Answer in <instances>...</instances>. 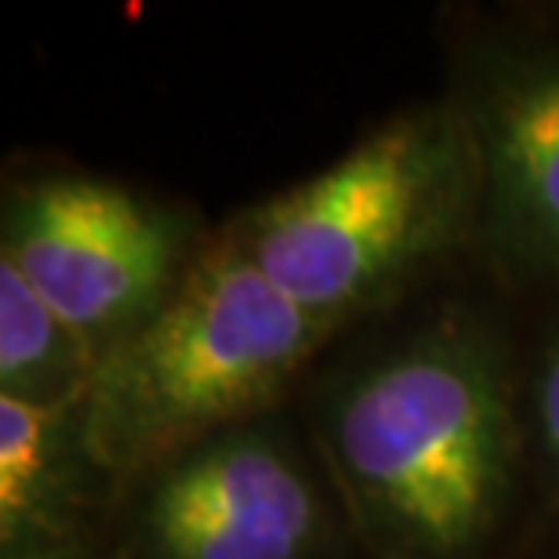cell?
Returning a JSON list of instances; mask_svg holds the SVG:
<instances>
[{
	"label": "cell",
	"instance_id": "obj_2",
	"mask_svg": "<svg viewBox=\"0 0 559 559\" xmlns=\"http://www.w3.org/2000/svg\"><path fill=\"white\" fill-rule=\"evenodd\" d=\"M479 229V167L457 103H421L233 222L226 237L328 331L396 301Z\"/></svg>",
	"mask_w": 559,
	"mask_h": 559
},
{
	"label": "cell",
	"instance_id": "obj_9",
	"mask_svg": "<svg viewBox=\"0 0 559 559\" xmlns=\"http://www.w3.org/2000/svg\"><path fill=\"white\" fill-rule=\"evenodd\" d=\"M531 425L542 443L545 465L559 479V323L552 328V338L545 342V353L531 378Z\"/></svg>",
	"mask_w": 559,
	"mask_h": 559
},
{
	"label": "cell",
	"instance_id": "obj_1",
	"mask_svg": "<svg viewBox=\"0 0 559 559\" xmlns=\"http://www.w3.org/2000/svg\"><path fill=\"white\" fill-rule=\"evenodd\" d=\"M320 447L378 559H476L509 516L523 457L501 334L468 309L436 312L331 385Z\"/></svg>",
	"mask_w": 559,
	"mask_h": 559
},
{
	"label": "cell",
	"instance_id": "obj_10",
	"mask_svg": "<svg viewBox=\"0 0 559 559\" xmlns=\"http://www.w3.org/2000/svg\"><path fill=\"white\" fill-rule=\"evenodd\" d=\"M59 559H103L95 549H84V552H70V556H59Z\"/></svg>",
	"mask_w": 559,
	"mask_h": 559
},
{
	"label": "cell",
	"instance_id": "obj_6",
	"mask_svg": "<svg viewBox=\"0 0 559 559\" xmlns=\"http://www.w3.org/2000/svg\"><path fill=\"white\" fill-rule=\"evenodd\" d=\"M479 167V229L512 273H559V48L476 51L457 95Z\"/></svg>",
	"mask_w": 559,
	"mask_h": 559
},
{
	"label": "cell",
	"instance_id": "obj_8",
	"mask_svg": "<svg viewBox=\"0 0 559 559\" xmlns=\"http://www.w3.org/2000/svg\"><path fill=\"white\" fill-rule=\"evenodd\" d=\"M98 356L0 259V396L26 404H84Z\"/></svg>",
	"mask_w": 559,
	"mask_h": 559
},
{
	"label": "cell",
	"instance_id": "obj_4",
	"mask_svg": "<svg viewBox=\"0 0 559 559\" xmlns=\"http://www.w3.org/2000/svg\"><path fill=\"white\" fill-rule=\"evenodd\" d=\"M0 259L98 360L171 298L193 262L182 215L81 175H44L8 189Z\"/></svg>",
	"mask_w": 559,
	"mask_h": 559
},
{
	"label": "cell",
	"instance_id": "obj_7",
	"mask_svg": "<svg viewBox=\"0 0 559 559\" xmlns=\"http://www.w3.org/2000/svg\"><path fill=\"white\" fill-rule=\"evenodd\" d=\"M114 487L87 451L81 404L0 396V559L95 549L92 512Z\"/></svg>",
	"mask_w": 559,
	"mask_h": 559
},
{
	"label": "cell",
	"instance_id": "obj_3",
	"mask_svg": "<svg viewBox=\"0 0 559 559\" xmlns=\"http://www.w3.org/2000/svg\"><path fill=\"white\" fill-rule=\"evenodd\" d=\"M331 334L222 237L98 360L81 404L87 451L117 490L128 487L233 425L273 415Z\"/></svg>",
	"mask_w": 559,
	"mask_h": 559
},
{
	"label": "cell",
	"instance_id": "obj_5",
	"mask_svg": "<svg viewBox=\"0 0 559 559\" xmlns=\"http://www.w3.org/2000/svg\"><path fill=\"white\" fill-rule=\"evenodd\" d=\"M124 559H317L328 506L273 415L233 425L120 487Z\"/></svg>",
	"mask_w": 559,
	"mask_h": 559
}]
</instances>
